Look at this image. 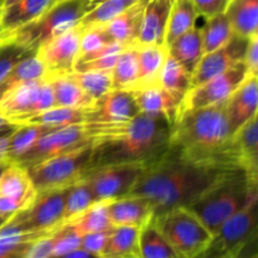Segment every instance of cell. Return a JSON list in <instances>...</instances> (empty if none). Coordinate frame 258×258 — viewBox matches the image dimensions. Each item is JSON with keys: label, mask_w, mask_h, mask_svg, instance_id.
<instances>
[{"label": "cell", "mask_w": 258, "mask_h": 258, "mask_svg": "<svg viewBox=\"0 0 258 258\" xmlns=\"http://www.w3.org/2000/svg\"><path fill=\"white\" fill-rule=\"evenodd\" d=\"M232 171L237 170L193 160L169 146L164 155L148 165L128 196L146 199L155 217L178 207L191 206Z\"/></svg>", "instance_id": "1"}, {"label": "cell", "mask_w": 258, "mask_h": 258, "mask_svg": "<svg viewBox=\"0 0 258 258\" xmlns=\"http://www.w3.org/2000/svg\"><path fill=\"white\" fill-rule=\"evenodd\" d=\"M85 128L92 144L86 171L122 164L150 165L170 145L171 123L163 117L143 113L121 125H85Z\"/></svg>", "instance_id": "2"}, {"label": "cell", "mask_w": 258, "mask_h": 258, "mask_svg": "<svg viewBox=\"0 0 258 258\" xmlns=\"http://www.w3.org/2000/svg\"><path fill=\"white\" fill-rule=\"evenodd\" d=\"M226 105L227 100L181 112L171 125L169 146L193 160L242 170L232 144Z\"/></svg>", "instance_id": "3"}, {"label": "cell", "mask_w": 258, "mask_h": 258, "mask_svg": "<svg viewBox=\"0 0 258 258\" xmlns=\"http://www.w3.org/2000/svg\"><path fill=\"white\" fill-rule=\"evenodd\" d=\"M257 198L258 181L244 171L237 170L224 176L186 208L214 234L224 222Z\"/></svg>", "instance_id": "4"}, {"label": "cell", "mask_w": 258, "mask_h": 258, "mask_svg": "<svg viewBox=\"0 0 258 258\" xmlns=\"http://www.w3.org/2000/svg\"><path fill=\"white\" fill-rule=\"evenodd\" d=\"M90 9L88 0H58L42 17L10 33V43L35 52L48 40L77 27Z\"/></svg>", "instance_id": "5"}, {"label": "cell", "mask_w": 258, "mask_h": 258, "mask_svg": "<svg viewBox=\"0 0 258 258\" xmlns=\"http://www.w3.org/2000/svg\"><path fill=\"white\" fill-rule=\"evenodd\" d=\"M153 222L179 258H194L206 248L213 236L186 207L153 217Z\"/></svg>", "instance_id": "6"}, {"label": "cell", "mask_w": 258, "mask_h": 258, "mask_svg": "<svg viewBox=\"0 0 258 258\" xmlns=\"http://www.w3.org/2000/svg\"><path fill=\"white\" fill-rule=\"evenodd\" d=\"M92 144L66 151L27 169L35 193L66 188L82 178L90 163Z\"/></svg>", "instance_id": "7"}, {"label": "cell", "mask_w": 258, "mask_h": 258, "mask_svg": "<svg viewBox=\"0 0 258 258\" xmlns=\"http://www.w3.org/2000/svg\"><path fill=\"white\" fill-rule=\"evenodd\" d=\"M258 198L224 222L194 258H239L257 233Z\"/></svg>", "instance_id": "8"}, {"label": "cell", "mask_w": 258, "mask_h": 258, "mask_svg": "<svg viewBox=\"0 0 258 258\" xmlns=\"http://www.w3.org/2000/svg\"><path fill=\"white\" fill-rule=\"evenodd\" d=\"M54 107V96L48 76L18 86L0 100V113L14 126L34 113Z\"/></svg>", "instance_id": "9"}, {"label": "cell", "mask_w": 258, "mask_h": 258, "mask_svg": "<svg viewBox=\"0 0 258 258\" xmlns=\"http://www.w3.org/2000/svg\"><path fill=\"white\" fill-rule=\"evenodd\" d=\"M146 168L144 164L102 166L85 171L81 180L87 184L97 202L113 201L128 196Z\"/></svg>", "instance_id": "10"}, {"label": "cell", "mask_w": 258, "mask_h": 258, "mask_svg": "<svg viewBox=\"0 0 258 258\" xmlns=\"http://www.w3.org/2000/svg\"><path fill=\"white\" fill-rule=\"evenodd\" d=\"M90 143L91 140L83 123L54 128L40 136L23 155L14 161V164L28 169L40 161Z\"/></svg>", "instance_id": "11"}, {"label": "cell", "mask_w": 258, "mask_h": 258, "mask_svg": "<svg viewBox=\"0 0 258 258\" xmlns=\"http://www.w3.org/2000/svg\"><path fill=\"white\" fill-rule=\"evenodd\" d=\"M66 188L50 189L37 193L27 208L13 216V218L24 231H54L62 226Z\"/></svg>", "instance_id": "12"}, {"label": "cell", "mask_w": 258, "mask_h": 258, "mask_svg": "<svg viewBox=\"0 0 258 258\" xmlns=\"http://www.w3.org/2000/svg\"><path fill=\"white\" fill-rule=\"evenodd\" d=\"M246 77L247 71L242 62L224 73L190 88L181 102L178 116L184 111L208 107L228 100L229 96L236 91Z\"/></svg>", "instance_id": "13"}, {"label": "cell", "mask_w": 258, "mask_h": 258, "mask_svg": "<svg viewBox=\"0 0 258 258\" xmlns=\"http://www.w3.org/2000/svg\"><path fill=\"white\" fill-rule=\"evenodd\" d=\"M82 30L75 27L40 45L35 54L45 68L47 76H63L75 72L80 55V40Z\"/></svg>", "instance_id": "14"}, {"label": "cell", "mask_w": 258, "mask_h": 258, "mask_svg": "<svg viewBox=\"0 0 258 258\" xmlns=\"http://www.w3.org/2000/svg\"><path fill=\"white\" fill-rule=\"evenodd\" d=\"M139 113V108L130 91L111 90L87 108L83 125H121L133 120Z\"/></svg>", "instance_id": "15"}, {"label": "cell", "mask_w": 258, "mask_h": 258, "mask_svg": "<svg viewBox=\"0 0 258 258\" xmlns=\"http://www.w3.org/2000/svg\"><path fill=\"white\" fill-rule=\"evenodd\" d=\"M248 39L233 35L223 47L204 54L191 75V88L242 63Z\"/></svg>", "instance_id": "16"}, {"label": "cell", "mask_w": 258, "mask_h": 258, "mask_svg": "<svg viewBox=\"0 0 258 258\" xmlns=\"http://www.w3.org/2000/svg\"><path fill=\"white\" fill-rule=\"evenodd\" d=\"M258 76H247L227 100L226 112L232 136L257 116Z\"/></svg>", "instance_id": "17"}, {"label": "cell", "mask_w": 258, "mask_h": 258, "mask_svg": "<svg viewBox=\"0 0 258 258\" xmlns=\"http://www.w3.org/2000/svg\"><path fill=\"white\" fill-rule=\"evenodd\" d=\"M139 112L153 117H163L173 125L178 117L181 101L164 90L159 83L130 91Z\"/></svg>", "instance_id": "18"}, {"label": "cell", "mask_w": 258, "mask_h": 258, "mask_svg": "<svg viewBox=\"0 0 258 258\" xmlns=\"http://www.w3.org/2000/svg\"><path fill=\"white\" fill-rule=\"evenodd\" d=\"M171 4L166 0H149L144 9L136 44L165 45V33Z\"/></svg>", "instance_id": "19"}, {"label": "cell", "mask_w": 258, "mask_h": 258, "mask_svg": "<svg viewBox=\"0 0 258 258\" xmlns=\"http://www.w3.org/2000/svg\"><path fill=\"white\" fill-rule=\"evenodd\" d=\"M107 213L113 227H143L153 218L150 203L138 196H126L108 201Z\"/></svg>", "instance_id": "20"}, {"label": "cell", "mask_w": 258, "mask_h": 258, "mask_svg": "<svg viewBox=\"0 0 258 258\" xmlns=\"http://www.w3.org/2000/svg\"><path fill=\"white\" fill-rule=\"evenodd\" d=\"M57 2L58 0H15L4 7L0 22L2 29L10 34L42 17Z\"/></svg>", "instance_id": "21"}, {"label": "cell", "mask_w": 258, "mask_h": 258, "mask_svg": "<svg viewBox=\"0 0 258 258\" xmlns=\"http://www.w3.org/2000/svg\"><path fill=\"white\" fill-rule=\"evenodd\" d=\"M232 144L243 171L258 181V126L257 116L244 123L233 136Z\"/></svg>", "instance_id": "22"}, {"label": "cell", "mask_w": 258, "mask_h": 258, "mask_svg": "<svg viewBox=\"0 0 258 258\" xmlns=\"http://www.w3.org/2000/svg\"><path fill=\"white\" fill-rule=\"evenodd\" d=\"M149 0H140L134 4L125 12L112 19L111 22L101 25L106 34L113 42H118L125 45H135L140 30L141 19H143L144 9Z\"/></svg>", "instance_id": "23"}, {"label": "cell", "mask_w": 258, "mask_h": 258, "mask_svg": "<svg viewBox=\"0 0 258 258\" xmlns=\"http://www.w3.org/2000/svg\"><path fill=\"white\" fill-rule=\"evenodd\" d=\"M52 232L24 231L12 217L0 227V258H22L35 241Z\"/></svg>", "instance_id": "24"}, {"label": "cell", "mask_w": 258, "mask_h": 258, "mask_svg": "<svg viewBox=\"0 0 258 258\" xmlns=\"http://www.w3.org/2000/svg\"><path fill=\"white\" fill-rule=\"evenodd\" d=\"M224 14L234 35L249 39L258 34V0H231Z\"/></svg>", "instance_id": "25"}, {"label": "cell", "mask_w": 258, "mask_h": 258, "mask_svg": "<svg viewBox=\"0 0 258 258\" xmlns=\"http://www.w3.org/2000/svg\"><path fill=\"white\" fill-rule=\"evenodd\" d=\"M166 49L169 55L178 60L190 75H193L194 70L204 55L201 28H191L189 32L184 33L168 45Z\"/></svg>", "instance_id": "26"}, {"label": "cell", "mask_w": 258, "mask_h": 258, "mask_svg": "<svg viewBox=\"0 0 258 258\" xmlns=\"http://www.w3.org/2000/svg\"><path fill=\"white\" fill-rule=\"evenodd\" d=\"M138 53L139 75L136 87L156 85L159 83L161 68L168 57V49L165 45H139L135 44ZM133 88V90H134Z\"/></svg>", "instance_id": "27"}, {"label": "cell", "mask_w": 258, "mask_h": 258, "mask_svg": "<svg viewBox=\"0 0 258 258\" xmlns=\"http://www.w3.org/2000/svg\"><path fill=\"white\" fill-rule=\"evenodd\" d=\"M49 77V76H48ZM54 96V107L90 108L95 101L91 100L71 75L49 77Z\"/></svg>", "instance_id": "28"}, {"label": "cell", "mask_w": 258, "mask_h": 258, "mask_svg": "<svg viewBox=\"0 0 258 258\" xmlns=\"http://www.w3.org/2000/svg\"><path fill=\"white\" fill-rule=\"evenodd\" d=\"M86 111L87 108L52 107L23 118L17 123V126L37 125L48 128H59L66 126L81 125L86 121Z\"/></svg>", "instance_id": "29"}, {"label": "cell", "mask_w": 258, "mask_h": 258, "mask_svg": "<svg viewBox=\"0 0 258 258\" xmlns=\"http://www.w3.org/2000/svg\"><path fill=\"white\" fill-rule=\"evenodd\" d=\"M141 227H112L103 258H140L139 237Z\"/></svg>", "instance_id": "30"}, {"label": "cell", "mask_w": 258, "mask_h": 258, "mask_svg": "<svg viewBox=\"0 0 258 258\" xmlns=\"http://www.w3.org/2000/svg\"><path fill=\"white\" fill-rule=\"evenodd\" d=\"M45 76H47V72L43 63L40 62L35 52L30 53L20 62H18L10 70V72L0 81V100L18 86L33 80H39Z\"/></svg>", "instance_id": "31"}, {"label": "cell", "mask_w": 258, "mask_h": 258, "mask_svg": "<svg viewBox=\"0 0 258 258\" xmlns=\"http://www.w3.org/2000/svg\"><path fill=\"white\" fill-rule=\"evenodd\" d=\"M159 85L183 102L191 88V75L178 60L168 54L159 76Z\"/></svg>", "instance_id": "32"}, {"label": "cell", "mask_w": 258, "mask_h": 258, "mask_svg": "<svg viewBox=\"0 0 258 258\" xmlns=\"http://www.w3.org/2000/svg\"><path fill=\"white\" fill-rule=\"evenodd\" d=\"M197 18L198 14L194 9L191 0H176L171 5L170 14H169L165 42H164L165 47L170 45L180 35L196 27Z\"/></svg>", "instance_id": "33"}, {"label": "cell", "mask_w": 258, "mask_h": 258, "mask_svg": "<svg viewBox=\"0 0 258 258\" xmlns=\"http://www.w3.org/2000/svg\"><path fill=\"white\" fill-rule=\"evenodd\" d=\"M139 252L140 258H179L155 226L153 218L140 228Z\"/></svg>", "instance_id": "34"}, {"label": "cell", "mask_w": 258, "mask_h": 258, "mask_svg": "<svg viewBox=\"0 0 258 258\" xmlns=\"http://www.w3.org/2000/svg\"><path fill=\"white\" fill-rule=\"evenodd\" d=\"M35 194L27 169L12 163L0 176V197L32 199Z\"/></svg>", "instance_id": "35"}, {"label": "cell", "mask_w": 258, "mask_h": 258, "mask_svg": "<svg viewBox=\"0 0 258 258\" xmlns=\"http://www.w3.org/2000/svg\"><path fill=\"white\" fill-rule=\"evenodd\" d=\"M97 203L92 191L83 180H77L66 188L62 224L70 223Z\"/></svg>", "instance_id": "36"}, {"label": "cell", "mask_w": 258, "mask_h": 258, "mask_svg": "<svg viewBox=\"0 0 258 258\" xmlns=\"http://www.w3.org/2000/svg\"><path fill=\"white\" fill-rule=\"evenodd\" d=\"M112 90L131 91L136 86L139 75L138 53L135 45L126 47L118 55L112 71Z\"/></svg>", "instance_id": "37"}, {"label": "cell", "mask_w": 258, "mask_h": 258, "mask_svg": "<svg viewBox=\"0 0 258 258\" xmlns=\"http://www.w3.org/2000/svg\"><path fill=\"white\" fill-rule=\"evenodd\" d=\"M201 30L204 54L223 47L234 35L228 18L226 17L224 13L214 15L212 18H207L206 24L201 28Z\"/></svg>", "instance_id": "38"}, {"label": "cell", "mask_w": 258, "mask_h": 258, "mask_svg": "<svg viewBox=\"0 0 258 258\" xmlns=\"http://www.w3.org/2000/svg\"><path fill=\"white\" fill-rule=\"evenodd\" d=\"M139 2L140 0H103L83 15L81 22L78 23V27L85 29V28L105 25L106 23L115 19L117 15Z\"/></svg>", "instance_id": "39"}, {"label": "cell", "mask_w": 258, "mask_h": 258, "mask_svg": "<svg viewBox=\"0 0 258 258\" xmlns=\"http://www.w3.org/2000/svg\"><path fill=\"white\" fill-rule=\"evenodd\" d=\"M54 128H48L44 126L23 125L17 126L10 134L9 145H8L7 159L10 163H14L20 155L25 153L40 136Z\"/></svg>", "instance_id": "40"}, {"label": "cell", "mask_w": 258, "mask_h": 258, "mask_svg": "<svg viewBox=\"0 0 258 258\" xmlns=\"http://www.w3.org/2000/svg\"><path fill=\"white\" fill-rule=\"evenodd\" d=\"M107 202H97L70 223H72L82 234L110 231L113 226L107 213Z\"/></svg>", "instance_id": "41"}, {"label": "cell", "mask_w": 258, "mask_h": 258, "mask_svg": "<svg viewBox=\"0 0 258 258\" xmlns=\"http://www.w3.org/2000/svg\"><path fill=\"white\" fill-rule=\"evenodd\" d=\"M72 77L83 92L96 101L112 90V75L106 71H83L73 72Z\"/></svg>", "instance_id": "42"}, {"label": "cell", "mask_w": 258, "mask_h": 258, "mask_svg": "<svg viewBox=\"0 0 258 258\" xmlns=\"http://www.w3.org/2000/svg\"><path fill=\"white\" fill-rule=\"evenodd\" d=\"M82 233L72 223L58 227L52 234V253L50 258H59L81 247Z\"/></svg>", "instance_id": "43"}, {"label": "cell", "mask_w": 258, "mask_h": 258, "mask_svg": "<svg viewBox=\"0 0 258 258\" xmlns=\"http://www.w3.org/2000/svg\"><path fill=\"white\" fill-rule=\"evenodd\" d=\"M81 30H82V34H81L80 40V55L77 60L97 52L106 44L112 42L102 27H91Z\"/></svg>", "instance_id": "44"}, {"label": "cell", "mask_w": 258, "mask_h": 258, "mask_svg": "<svg viewBox=\"0 0 258 258\" xmlns=\"http://www.w3.org/2000/svg\"><path fill=\"white\" fill-rule=\"evenodd\" d=\"M30 53L34 52H29L15 43H5L0 45V81L10 72V70L18 62H20Z\"/></svg>", "instance_id": "45"}, {"label": "cell", "mask_w": 258, "mask_h": 258, "mask_svg": "<svg viewBox=\"0 0 258 258\" xmlns=\"http://www.w3.org/2000/svg\"><path fill=\"white\" fill-rule=\"evenodd\" d=\"M110 231L93 232V233L82 234V238H81V248L103 258L106 246H107Z\"/></svg>", "instance_id": "46"}, {"label": "cell", "mask_w": 258, "mask_h": 258, "mask_svg": "<svg viewBox=\"0 0 258 258\" xmlns=\"http://www.w3.org/2000/svg\"><path fill=\"white\" fill-rule=\"evenodd\" d=\"M191 3L198 17L207 19L226 12L229 0H191Z\"/></svg>", "instance_id": "47"}, {"label": "cell", "mask_w": 258, "mask_h": 258, "mask_svg": "<svg viewBox=\"0 0 258 258\" xmlns=\"http://www.w3.org/2000/svg\"><path fill=\"white\" fill-rule=\"evenodd\" d=\"M242 62L246 67L247 76H258V34L248 39Z\"/></svg>", "instance_id": "48"}, {"label": "cell", "mask_w": 258, "mask_h": 258, "mask_svg": "<svg viewBox=\"0 0 258 258\" xmlns=\"http://www.w3.org/2000/svg\"><path fill=\"white\" fill-rule=\"evenodd\" d=\"M33 201L32 199H18L9 198V197H0V216L4 218L10 219L13 216L19 213L28 204Z\"/></svg>", "instance_id": "49"}, {"label": "cell", "mask_w": 258, "mask_h": 258, "mask_svg": "<svg viewBox=\"0 0 258 258\" xmlns=\"http://www.w3.org/2000/svg\"><path fill=\"white\" fill-rule=\"evenodd\" d=\"M54 232V231H53ZM52 233L42 237L29 247L22 258H50L52 253Z\"/></svg>", "instance_id": "50"}, {"label": "cell", "mask_w": 258, "mask_h": 258, "mask_svg": "<svg viewBox=\"0 0 258 258\" xmlns=\"http://www.w3.org/2000/svg\"><path fill=\"white\" fill-rule=\"evenodd\" d=\"M14 130V128H13ZM13 130L4 131V133H0V160H8L7 154H8V145H9V138L10 134L13 133Z\"/></svg>", "instance_id": "51"}, {"label": "cell", "mask_w": 258, "mask_h": 258, "mask_svg": "<svg viewBox=\"0 0 258 258\" xmlns=\"http://www.w3.org/2000/svg\"><path fill=\"white\" fill-rule=\"evenodd\" d=\"M59 258H102V257L97 256V254L91 253V252L85 251V249H82L80 247V248L75 249V251L70 252V253L64 254V256H62Z\"/></svg>", "instance_id": "52"}, {"label": "cell", "mask_w": 258, "mask_h": 258, "mask_svg": "<svg viewBox=\"0 0 258 258\" xmlns=\"http://www.w3.org/2000/svg\"><path fill=\"white\" fill-rule=\"evenodd\" d=\"M15 127H17V126L13 125V123L5 117V116H3L2 113H0V133H4V131H8V130H13V128Z\"/></svg>", "instance_id": "53"}, {"label": "cell", "mask_w": 258, "mask_h": 258, "mask_svg": "<svg viewBox=\"0 0 258 258\" xmlns=\"http://www.w3.org/2000/svg\"><path fill=\"white\" fill-rule=\"evenodd\" d=\"M5 43H10V34L5 33L0 27V45L5 44Z\"/></svg>", "instance_id": "54"}, {"label": "cell", "mask_w": 258, "mask_h": 258, "mask_svg": "<svg viewBox=\"0 0 258 258\" xmlns=\"http://www.w3.org/2000/svg\"><path fill=\"white\" fill-rule=\"evenodd\" d=\"M10 164H12V163H10L9 160H5V159H4V160H0V176L3 175V173L5 171V169H7L8 166L10 165Z\"/></svg>", "instance_id": "55"}, {"label": "cell", "mask_w": 258, "mask_h": 258, "mask_svg": "<svg viewBox=\"0 0 258 258\" xmlns=\"http://www.w3.org/2000/svg\"><path fill=\"white\" fill-rule=\"evenodd\" d=\"M3 10H4V0H0V22H2ZM0 27H2V25H0Z\"/></svg>", "instance_id": "56"}, {"label": "cell", "mask_w": 258, "mask_h": 258, "mask_svg": "<svg viewBox=\"0 0 258 258\" xmlns=\"http://www.w3.org/2000/svg\"><path fill=\"white\" fill-rule=\"evenodd\" d=\"M8 221H9V219H7V218H4V217H2V216H0V227H3V226H4V224L7 223Z\"/></svg>", "instance_id": "57"}, {"label": "cell", "mask_w": 258, "mask_h": 258, "mask_svg": "<svg viewBox=\"0 0 258 258\" xmlns=\"http://www.w3.org/2000/svg\"><path fill=\"white\" fill-rule=\"evenodd\" d=\"M13 2H15V0H4V7H7V5L12 4Z\"/></svg>", "instance_id": "58"}, {"label": "cell", "mask_w": 258, "mask_h": 258, "mask_svg": "<svg viewBox=\"0 0 258 258\" xmlns=\"http://www.w3.org/2000/svg\"><path fill=\"white\" fill-rule=\"evenodd\" d=\"M166 2H169V3H170V4H171V5H173V4H174V3H175V2H176V0H166Z\"/></svg>", "instance_id": "59"}, {"label": "cell", "mask_w": 258, "mask_h": 258, "mask_svg": "<svg viewBox=\"0 0 258 258\" xmlns=\"http://www.w3.org/2000/svg\"><path fill=\"white\" fill-rule=\"evenodd\" d=\"M242 258V257H241ZM249 258H257V256H256V254H253V256H252V257H249Z\"/></svg>", "instance_id": "60"}, {"label": "cell", "mask_w": 258, "mask_h": 258, "mask_svg": "<svg viewBox=\"0 0 258 258\" xmlns=\"http://www.w3.org/2000/svg\"><path fill=\"white\" fill-rule=\"evenodd\" d=\"M229 2H231V0H229Z\"/></svg>", "instance_id": "61"}, {"label": "cell", "mask_w": 258, "mask_h": 258, "mask_svg": "<svg viewBox=\"0 0 258 258\" xmlns=\"http://www.w3.org/2000/svg\"><path fill=\"white\" fill-rule=\"evenodd\" d=\"M239 258H241V257H239Z\"/></svg>", "instance_id": "62"}]
</instances>
